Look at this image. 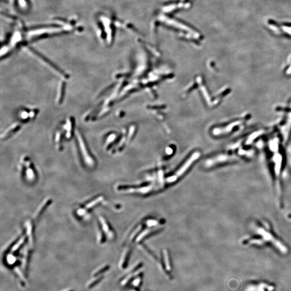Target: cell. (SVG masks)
I'll return each mask as SVG.
<instances>
[{"instance_id": "ac0fdd59", "label": "cell", "mask_w": 291, "mask_h": 291, "mask_svg": "<svg viewBox=\"0 0 291 291\" xmlns=\"http://www.w3.org/2000/svg\"><path fill=\"white\" fill-rule=\"evenodd\" d=\"M283 25H284V26H286V27H291V23H283Z\"/></svg>"}, {"instance_id": "ba28073f", "label": "cell", "mask_w": 291, "mask_h": 291, "mask_svg": "<svg viewBox=\"0 0 291 291\" xmlns=\"http://www.w3.org/2000/svg\"><path fill=\"white\" fill-rule=\"evenodd\" d=\"M141 266H142L141 264H139L137 266H136L133 269H132L130 272H129V273L126 276V278H125V279H123V281H122V283H121L122 285H124L127 284L130 279H132L133 276L136 275L138 273V272L139 271V270L141 267Z\"/></svg>"}, {"instance_id": "5bb4252c", "label": "cell", "mask_w": 291, "mask_h": 291, "mask_svg": "<svg viewBox=\"0 0 291 291\" xmlns=\"http://www.w3.org/2000/svg\"><path fill=\"white\" fill-rule=\"evenodd\" d=\"M103 278H104L103 276H100V277H99V278H98V279H96V280H94V281H93L92 283H91V284H90L88 287H89V289H92V288H93V287H94V286H96V285L97 284H98L99 282H100V281H101V280L103 279Z\"/></svg>"}, {"instance_id": "3957f363", "label": "cell", "mask_w": 291, "mask_h": 291, "mask_svg": "<svg viewBox=\"0 0 291 291\" xmlns=\"http://www.w3.org/2000/svg\"><path fill=\"white\" fill-rule=\"evenodd\" d=\"M199 156H200V153H194V154L191 156V157L186 162V163H185L184 165H183L182 167L181 168L180 170H178V171L176 173V174L175 175H174V176H170L169 178H168L166 180V181L168 183H172L175 182V181L178 178H179L180 176H181V175H183V174H184V173H185V171L187 170L188 168L190 167V165H191V163H192L194 161L196 160L198 158H199Z\"/></svg>"}, {"instance_id": "30bf717a", "label": "cell", "mask_w": 291, "mask_h": 291, "mask_svg": "<svg viewBox=\"0 0 291 291\" xmlns=\"http://www.w3.org/2000/svg\"><path fill=\"white\" fill-rule=\"evenodd\" d=\"M100 222H101V225H102V227H103V229L104 230V231L105 232L106 234L108 235L109 238L110 239H112L113 237V232H111V231L109 229V225L107 224L105 220H104L103 218H100Z\"/></svg>"}, {"instance_id": "6da1fadb", "label": "cell", "mask_w": 291, "mask_h": 291, "mask_svg": "<svg viewBox=\"0 0 291 291\" xmlns=\"http://www.w3.org/2000/svg\"><path fill=\"white\" fill-rule=\"evenodd\" d=\"M253 233L252 237H250L248 239H245V242L254 244H263L270 243L275 247L283 250L286 252V247L281 244V241L278 239L272 232L271 230L268 227L266 223L257 222L254 223L252 226Z\"/></svg>"}, {"instance_id": "52a82bcc", "label": "cell", "mask_w": 291, "mask_h": 291, "mask_svg": "<svg viewBox=\"0 0 291 291\" xmlns=\"http://www.w3.org/2000/svg\"><path fill=\"white\" fill-rule=\"evenodd\" d=\"M65 90V83L64 82H60L58 85L57 96L56 98L57 103L59 105L62 104V102L63 101Z\"/></svg>"}, {"instance_id": "5b68a950", "label": "cell", "mask_w": 291, "mask_h": 291, "mask_svg": "<svg viewBox=\"0 0 291 291\" xmlns=\"http://www.w3.org/2000/svg\"><path fill=\"white\" fill-rule=\"evenodd\" d=\"M74 120L73 117H70L67 119L64 128L66 131L65 138L67 140H70L72 138L74 129Z\"/></svg>"}, {"instance_id": "7c38bea8", "label": "cell", "mask_w": 291, "mask_h": 291, "mask_svg": "<svg viewBox=\"0 0 291 291\" xmlns=\"http://www.w3.org/2000/svg\"><path fill=\"white\" fill-rule=\"evenodd\" d=\"M163 255H164V258H165V262L166 269L168 271H171V266H170L169 255H168V252L167 250H165L163 251Z\"/></svg>"}, {"instance_id": "4fadbf2b", "label": "cell", "mask_w": 291, "mask_h": 291, "mask_svg": "<svg viewBox=\"0 0 291 291\" xmlns=\"http://www.w3.org/2000/svg\"><path fill=\"white\" fill-rule=\"evenodd\" d=\"M109 269H110V266H106L104 267L103 268H102V269H100V270H99L98 271H97L94 274L93 276H98L100 274L103 273L107 271V270H109Z\"/></svg>"}, {"instance_id": "277c9868", "label": "cell", "mask_w": 291, "mask_h": 291, "mask_svg": "<svg viewBox=\"0 0 291 291\" xmlns=\"http://www.w3.org/2000/svg\"><path fill=\"white\" fill-rule=\"evenodd\" d=\"M24 164L25 166V176L29 181H34L35 180L36 175L35 172L31 161L27 158L24 159Z\"/></svg>"}, {"instance_id": "9a60e30c", "label": "cell", "mask_w": 291, "mask_h": 291, "mask_svg": "<svg viewBox=\"0 0 291 291\" xmlns=\"http://www.w3.org/2000/svg\"><path fill=\"white\" fill-rule=\"evenodd\" d=\"M141 279H142V276H141V275H139V276H138L134 280L133 283V284H134L133 285L136 286H138L139 285H140L141 281Z\"/></svg>"}, {"instance_id": "d6986e66", "label": "cell", "mask_w": 291, "mask_h": 291, "mask_svg": "<svg viewBox=\"0 0 291 291\" xmlns=\"http://www.w3.org/2000/svg\"><path fill=\"white\" fill-rule=\"evenodd\" d=\"M72 291V290H71V291Z\"/></svg>"}, {"instance_id": "2e32d148", "label": "cell", "mask_w": 291, "mask_h": 291, "mask_svg": "<svg viewBox=\"0 0 291 291\" xmlns=\"http://www.w3.org/2000/svg\"><path fill=\"white\" fill-rule=\"evenodd\" d=\"M147 224H148L149 226H153V225H155L158 224V222L156 221H153V220H151V221H149L147 222Z\"/></svg>"}, {"instance_id": "8fae6325", "label": "cell", "mask_w": 291, "mask_h": 291, "mask_svg": "<svg viewBox=\"0 0 291 291\" xmlns=\"http://www.w3.org/2000/svg\"><path fill=\"white\" fill-rule=\"evenodd\" d=\"M30 111H28L27 110H22L20 112L19 116L20 118L22 121H26L30 119L29 114Z\"/></svg>"}, {"instance_id": "8992f818", "label": "cell", "mask_w": 291, "mask_h": 291, "mask_svg": "<svg viewBox=\"0 0 291 291\" xmlns=\"http://www.w3.org/2000/svg\"><path fill=\"white\" fill-rule=\"evenodd\" d=\"M20 128H21V125L20 123H14L1 135V139L3 140L7 139L11 136H12L14 134L17 132L20 129Z\"/></svg>"}, {"instance_id": "e0dca14e", "label": "cell", "mask_w": 291, "mask_h": 291, "mask_svg": "<svg viewBox=\"0 0 291 291\" xmlns=\"http://www.w3.org/2000/svg\"><path fill=\"white\" fill-rule=\"evenodd\" d=\"M269 24L271 25H276V27H279V25L278 23L275 22L274 21L272 20H269V21H268Z\"/></svg>"}, {"instance_id": "7a4b0ae2", "label": "cell", "mask_w": 291, "mask_h": 291, "mask_svg": "<svg viewBox=\"0 0 291 291\" xmlns=\"http://www.w3.org/2000/svg\"><path fill=\"white\" fill-rule=\"evenodd\" d=\"M76 136L79 144V148L81 151L84 160L86 163H87V165L89 166H93L94 165V161L93 158H92L91 156V154H90L89 152V149L87 148V143L85 141L83 136L79 131H77Z\"/></svg>"}, {"instance_id": "9c48e42d", "label": "cell", "mask_w": 291, "mask_h": 291, "mask_svg": "<svg viewBox=\"0 0 291 291\" xmlns=\"http://www.w3.org/2000/svg\"><path fill=\"white\" fill-rule=\"evenodd\" d=\"M63 134L61 131H58L55 134V143L56 144V147L58 150H61L63 146H62V139H63Z\"/></svg>"}]
</instances>
